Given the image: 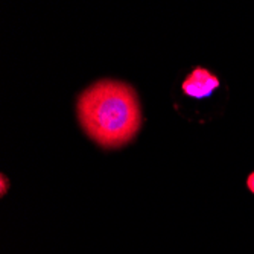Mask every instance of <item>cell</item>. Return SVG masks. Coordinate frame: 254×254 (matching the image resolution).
Listing matches in <instances>:
<instances>
[{"label": "cell", "mask_w": 254, "mask_h": 254, "mask_svg": "<svg viewBox=\"0 0 254 254\" xmlns=\"http://www.w3.org/2000/svg\"><path fill=\"white\" fill-rule=\"evenodd\" d=\"M78 118L91 140L105 149L124 146L142 125L134 88L119 81H99L81 93Z\"/></svg>", "instance_id": "cell-1"}, {"label": "cell", "mask_w": 254, "mask_h": 254, "mask_svg": "<svg viewBox=\"0 0 254 254\" xmlns=\"http://www.w3.org/2000/svg\"><path fill=\"white\" fill-rule=\"evenodd\" d=\"M219 85L221 81L216 75H213L210 70H207L204 67H196L183 81L181 90L189 98L204 99L209 98Z\"/></svg>", "instance_id": "cell-2"}, {"label": "cell", "mask_w": 254, "mask_h": 254, "mask_svg": "<svg viewBox=\"0 0 254 254\" xmlns=\"http://www.w3.org/2000/svg\"><path fill=\"white\" fill-rule=\"evenodd\" d=\"M245 186H247L248 192H250L251 195H254V171L248 174V177H247V180H245Z\"/></svg>", "instance_id": "cell-3"}, {"label": "cell", "mask_w": 254, "mask_h": 254, "mask_svg": "<svg viewBox=\"0 0 254 254\" xmlns=\"http://www.w3.org/2000/svg\"><path fill=\"white\" fill-rule=\"evenodd\" d=\"M0 181H2V192H0V193H2V196L6 193V190H8V186H9V184H8V178H6V175H0Z\"/></svg>", "instance_id": "cell-4"}]
</instances>
